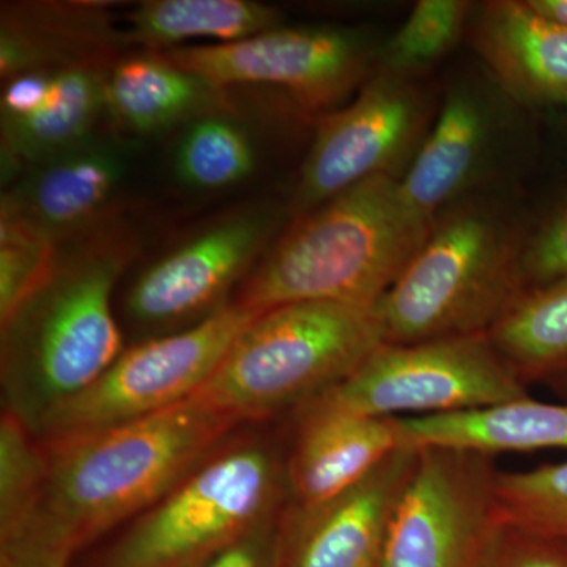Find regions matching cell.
<instances>
[{
	"label": "cell",
	"instance_id": "obj_2",
	"mask_svg": "<svg viewBox=\"0 0 567 567\" xmlns=\"http://www.w3.org/2000/svg\"><path fill=\"white\" fill-rule=\"evenodd\" d=\"M199 394L106 431L50 443L33 524L73 550L169 494L238 425Z\"/></svg>",
	"mask_w": 567,
	"mask_h": 567
},
{
	"label": "cell",
	"instance_id": "obj_21",
	"mask_svg": "<svg viewBox=\"0 0 567 567\" xmlns=\"http://www.w3.org/2000/svg\"><path fill=\"white\" fill-rule=\"evenodd\" d=\"M221 92L162 54L142 55L118 62L107 73L106 112L130 132H159L212 114Z\"/></svg>",
	"mask_w": 567,
	"mask_h": 567
},
{
	"label": "cell",
	"instance_id": "obj_30",
	"mask_svg": "<svg viewBox=\"0 0 567 567\" xmlns=\"http://www.w3.org/2000/svg\"><path fill=\"white\" fill-rule=\"evenodd\" d=\"M524 293L567 279V199L547 216L522 251Z\"/></svg>",
	"mask_w": 567,
	"mask_h": 567
},
{
	"label": "cell",
	"instance_id": "obj_9",
	"mask_svg": "<svg viewBox=\"0 0 567 567\" xmlns=\"http://www.w3.org/2000/svg\"><path fill=\"white\" fill-rule=\"evenodd\" d=\"M429 118L431 100L415 76L380 65L346 106L320 118L295 193L297 215L368 178L401 181Z\"/></svg>",
	"mask_w": 567,
	"mask_h": 567
},
{
	"label": "cell",
	"instance_id": "obj_19",
	"mask_svg": "<svg viewBox=\"0 0 567 567\" xmlns=\"http://www.w3.org/2000/svg\"><path fill=\"white\" fill-rule=\"evenodd\" d=\"M405 445L446 446L496 456L567 450V401L527 395L453 415L399 417Z\"/></svg>",
	"mask_w": 567,
	"mask_h": 567
},
{
	"label": "cell",
	"instance_id": "obj_8",
	"mask_svg": "<svg viewBox=\"0 0 567 567\" xmlns=\"http://www.w3.org/2000/svg\"><path fill=\"white\" fill-rule=\"evenodd\" d=\"M257 312L227 305L203 322L123 350L87 390L52 410L33 435L44 445L133 423L199 393Z\"/></svg>",
	"mask_w": 567,
	"mask_h": 567
},
{
	"label": "cell",
	"instance_id": "obj_3",
	"mask_svg": "<svg viewBox=\"0 0 567 567\" xmlns=\"http://www.w3.org/2000/svg\"><path fill=\"white\" fill-rule=\"evenodd\" d=\"M432 223L406 207L398 178H368L298 216L233 303L257 315L300 301L377 306Z\"/></svg>",
	"mask_w": 567,
	"mask_h": 567
},
{
	"label": "cell",
	"instance_id": "obj_11",
	"mask_svg": "<svg viewBox=\"0 0 567 567\" xmlns=\"http://www.w3.org/2000/svg\"><path fill=\"white\" fill-rule=\"evenodd\" d=\"M380 567H475L498 516L494 456L416 447Z\"/></svg>",
	"mask_w": 567,
	"mask_h": 567
},
{
	"label": "cell",
	"instance_id": "obj_17",
	"mask_svg": "<svg viewBox=\"0 0 567 567\" xmlns=\"http://www.w3.org/2000/svg\"><path fill=\"white\" fill-rule=\"evenodd\" d=\"M468 31L477 54L517 102L567 104V29L537 14L527 0H492L472 13Z\"/></svg>",
	"mask_w": 567,
	"mask_h": 567
},
{
	"label": "cell",
	"instance_id": "obj_34",
	"mask_svg": "<svg viewBox=\"0 0 567 567\" xmlns=\"http://www.w3.org/2000/svg\"><path fill=\"white\" fill-rule=\"evenodd\" d=\"M547 385L550 386L551 390L557 391L558 394L565 395L567 401V371L548 380Z\"/></svg>",
	"mask_w": 567,
	"mask_h": 567
},
{
	"label": "cell",
	"instance_id": "obj_6",
	"mask_svg": "<svg viewBox=\"0 0 567 567\" xmlns=\"http://www.w3.org/2000/svg\"><path fill=\"white\" fill-rule=\"evenodd\" d=\"M290 503L287 457L264 440L219 447L134 518L102 567H197Z\"/></svg>",
	"mask_w": 567,
	"mask_h": 567
},
{
	"label": "cell",
	"instance_id": "obj_29",
	"mask_svg": "<svg viewBox=\"0 0 567 567\" xmlns=\"http://www.w3.org/2000/svg\"><path fill=\"white\" fill-rule=\"evenodd\" d=\"M475 567H567V543L499 513Z\"/></svg>",
	"mask_w": 567,
	"mask_h": 567
},
{
	"label": "cell",
	"instance_id": "obj_16",
	"mask_svg": "<svg viewBox=\"0 0 567 567\" xmlns=\"http://www.w3.org/2000/svg\"><path fill=\"white\" fill-rule=\"evenodd\" d=\"M297 417L287 456L290 506H315L342 494L406 446L399 417L315 410H300Z\"/></svg>",
	"mask_w": 567,
	"mask_h": 567
},
{
	"label": "cell",
	"instance_id": "obj_23",
	"mask_svg": "<svg viewBox=\"0 0 567 567\" xmlns=\"http://www.w3.org/2000/svg\"><path fill=\"white\" fill-rule=\"evenodd\" d=\"M488 336L527 385L567 371V279L522 295Z\"/></svg>",
	"mask_w": 567,
	"mask_h": 567
},
{
	"label": "cell",
	"instance_id": "obj_25",
	"mask_svg": "<svg viewBox=\"0 0 567 567\" xmlns=\"http://www.w3.org/2000/svg\"><path fill=\"white\" fill-rule=\"evenodd\" d=\"M472 13L465 0H420L388 41L380 65L415 76L456 47Z\"/></svg>",
	"mask_w": 567,
	"mask_h": 567
},
{
	"label": "cell",
	"instance_id": "obj_28",
	"mask_svg": "<svg viewBox=\"0 0 567 567\" xmlns=\"http://www.w3.org/2000/svg\"><path fill=\"white\" fill-rule=\"evenodd\" d=\"M58 245L9 208L0 210V322L32 292L54 259Z\"/></svg>",
	"mask_w": 567,
	"mask_h": 567
},
{
	"label": "cell",
	"instance_id": "obj_5",
	"mask_svg": "<svg viewBox=\"0 0 567 567\" xmlns=\"http://www.w3.org/2000/svg\"><path fill=\"white\" fill-rule=\"evenodd\" d=\"M383 342L377 306H278L241 331L197 394L240 424L297 412L339 385Z\"/></svg>",
	"mask_w": 567,
	"mask_h": 567
},
{
	"label": "cell",
	"instance_id": "obj_26",
	"mask_svg": "<svg viewBox=\"0 0 567 567\" xmlns=\"http://www.w3.org/2000/svg\"><path fill=\"white\" fill-rule=\"evenodd\" d=\"M47 475V451L17 416L0 421V536L32 517Z\"/></svg>",
	"mask_w": 567,
	"mask_h": 567
},
{
	"label": "cell",
	"instance_id": "obj_10",
	"mask_svg": "<svg viewBox=\"0 0 567 567\" xmlns=\"http://www.w3.org/2000/svg\"><path fill=\"white\" fill-rule=\"evenodd\" d=\"M163 58L208 82L270 85L308 111L330 114L357 95L379 66L374 44L349 29H271L235 43L196 44Z\"/></svg>",
	"mask_w": 567,
	"mask_h": 567
},
{
	"label": "cell",
	"instance_id": "obj_22",
	"mask_svg": "<svg viewBox=\"0 0 567 567\" xmlns=\"http://www.w3.org/2000/svg\"><path fill=\"white\" fill-rule=\"evenodd\" d=\"M128 21L130 40L173 50L193 40L224 44L251 39L279 28L281 13L251 0H151L136 7Z\"/></svg>",
	"mask_w": 567,
	"mask_h": 567
},
{
	"label": "cell",
	"instance_id": "obj_13",
	"mask_svg": "<svg viewBox=\"0 0 567 567\" xmlns=\"http://www.w3.org/2000/svg\"><path fill=\"white\" fill-rule=\"evenodd\" d=\"M404 446L342 494L315 506H287L278 567H380L395 505L416 462Z\"/></svg>",
	"mask_w": 567,
	"mask_h": 567
},
{
	"label": "cell",
	"instance_id": "obj_32",
	"mask_svg": "<svg viewBox=\"0 0 567 567\" xmlns=\"http://www.w3.org/2000/svg\"><path fill=\"white\" fill-rule=\"evenodd\" d=\"M281 518L238 537L197 567H278Z\"/></svg>",
	"mask_w": 567,
	"mask_h": 567
},
{
	"label": "cell",
	"instance_id": "obj_14",
	"mask_svg": "<svg viewBox=\"0 0 567 567\" xmlns=\"http://www.w3.org/2000/svg\"><path fill=\"white\" fill-rule=\"evenodd\" d=\"M102 63L25 71L6 80L2 92L3 174L25 171L92 141L106 111Z\"/></svg>",
	"mask_w": 567,
	"mask_h": 567
},
{
	"label": "cell",
	"instance_id": "obj_27",
	"mask_svg": "<svg viewBox=\"0 0 567 567\" xmlns=\"http://www.w3.org/2000/svg\"><path fill=\"white\" fill-rule=\"evenodd\" d=\"M499 513L567 543V461L524 472H498Z\"/></svg>",
	"mask_w": 567,
	"mask_h": 567
},
{
	"label": "cell",
	"instance_id": "obj_1",
	"mask_svg": "<svg viewBox=\"0 0 567 567\" xmlns=\"http://www.w3.org/2000/svg\"><path fill=\"white\" fill-rule=\"evenodd\" d=\"M134 249L118 221L59 245L41 281L0 322L3 412L32 432L125 350L112 293Z\"/></svg>",
	"mask_w": 567,
	"mask_h": 567
},
{
	"label": "cell",
	"instance_id": "obj_24",
	"mask_svg": "<svg viewBox=\"0 0 567 567\" xmlns=\"http://www.w3.org/2000/svg\"><path fill=\"white\" fill-rule=\"evenodd\" d=\"M256 167L248 134L221 114L196 118L183 134L175 169L185 185L215 192L244 182Z\"/></svg>",
	"mask_w": 567,
	"mask_h": 567
},
{
	"label": "cell",
	"instance_id": "obj_31",
	"mask_svg": "<svg viewBox=\"0 0 567 567\" xmlns=\"http://www.w3.org/2000/svg\"><path fill=\"white\" fill-rule=\"evenodd\" d=\"M73 551L33 524L0 536V567H66Z\"/></svg>",
	"mask_w": 567,
	"mask_h": 567
},
{
	"label": "cell",
	"instance_id": "obj_4",
	"mask_svg": "<svg viewBox=\"0 0 567 567\" xmlns=\"http://www.w3.org/2000/svg\"><path fill=\"white\" fill-rule=\"evenodd\" d=\"M524 241L487 205H450L377 305L385 344L491 333L524 295Z\"/></svg>",
	"mask_w": 567,
	"mask_h": 567
},
{
	"label": "cell",
	"instance_id": "obj_20",
	"mask_svg": "<svg viewBox=\"0 0 567 567\" xmlns=\"http://www.w3.org/2000/svg\"><path fill=\"white\" fill-rule=\"evenodd\" d=\"M107 35V20L93 3L9 9L0 39L3 81L25 71L100 63Z\"/></svg>",
	"mask_w": 567,
	"mask_h": 567
},
{
	"label": "cell",
	"instance_id": "obj_33",
	"mask_svg": "<svg viewBox=\"0 0 567 567\" xmlns=\"http://www.w3.org/2000/svg\"><path fill=\"white\" fill-rule=\"evenodd\" d=\"M528 6L547 21L567 29V0H527Z\"/></svg>",
	"mask_w": 567,
	"mask_h": 567
},
{
	"label": "cell",
	"instance_id": "obj_18",
	"mask_svg": "<svg viewBox=\"0 0 567 567\" xmlns=\"http://www.w3.org/2000/svg\"><path fill=\"white\" fill-rule=\"evenodd\" d=\"M491 133V112L475 87L462 82L451 87L434 128L399 181L406 207L432 223L458 203L483 163Z\"/></svg>",
	"mask_w": 567,
	"mask_h": 567
},
{
	"label": "cell",
	"instance_id": "obj_7",
	"mask_svg": "<svg viewBox=\"0 0 567 567\" xmlns=\"http://www.w3.org/2000/svg\"><path fill=\"white\" fill-rule=\"evenodd\" d=\"M488 334L385 344L300 410L375 417L453 415L527 398ZM297 410V412H300Z\"/></svg>",
	"mask_w": 567,
	"mask_h": 567
},
{
	"label": "cell",
	"instance_id": "obj_15",
	"mask_svg": "<svg viewBox=\"0 0 567 567\" xmlns=\"http://www.w3.org/2000/svg\"><path fill=\"white\" fill-rule=\"evenodd\" d=\"M123 174L121 152L92 140L21 174L2 207L59 246L112 223Z\"/></svg>",
	"mask_w": 567,
	"mask_h": 567
},
{
	"label": "cell",
	"instance_id": "obj_12",
	"mask_svg": "<svg viewBox=\"0 0 567 567\" xmlns=\"http://www.w3.org/2000/svg\"><path fill=\"white\" fill-rule=\"evenodd\" d=\"M268 212L238 213L153 264L126 295V315L151 330L203 322L226 308L274 233Z\"/></svg>",
	"mask_w": 567,
	"mask_h": 567
}]
</instances>
